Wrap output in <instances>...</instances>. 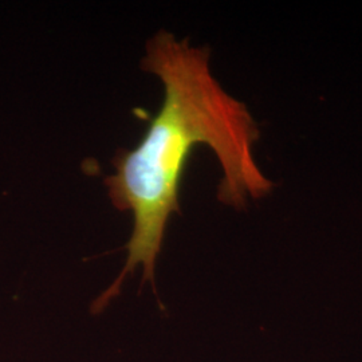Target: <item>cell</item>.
<instances>
[{"instance_id":"1","label":"cell","mask_w":362,"mask_h":362,"mask_svg":"<svg viewBox=\"0 0 362 362\" xmlns=\"http://www.w3.org/2000/svg\"><path fill=\"white\" fill-rule=\"evenodd\" d=\"M143 69L164 88L163 104L141 143L115 157L116 172L105 179L119 211H129L133 231L128 258L116 281L91 303L100 314L119 296L121 286L143 266V284L156 290V262L172 214L180 211V181L191 151L207 145L223 170L218 197L233 207H246L272 189L254 157L259 130L246 105L220 86L209 69V50L192 46L161 30L146 42Z\"/></svg>"}]
</instances>
